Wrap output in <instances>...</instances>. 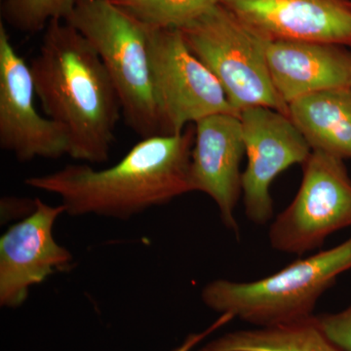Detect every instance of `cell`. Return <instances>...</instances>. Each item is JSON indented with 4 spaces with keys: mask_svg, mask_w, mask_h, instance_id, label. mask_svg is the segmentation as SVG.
<instances>
[{
    "mask_svg": "<svg viewBox=\"0 0 351 351\" xmlns=\"http://www.w3.org/2000/svg\"><path fill=\"white\" fill-rule=\"evenodd\" d=\"M195 135L193 124L177 135L142 138L112 167L69 164L25 182L59 196L71 216L130 219L193 191L189 169Z\"/></svg>",
    "mask_w": 351,
    "mask_h": 351,
    "instance_id": "1",
    "label": "cell"
},
{
    "mask_svg": "<svg viewBox=\"0 0 351 351\" xmlns=\"http://www.w3.org/2000/svg\"><path fill=\"white\" fill-rule=\"evenodd\" d=\"M29 66L46 117L68 136L69 156L82 163L107 162L122 108L93 46L73 25L54 20Z\"/></svg>",
    "mask_w": 351,
    "mask_h": 351,
    "instance_id": "2",
    "label": "cell"
},
{
    "mask_svg": "<svg viewBox=\"0 0 351 351\" xmlns=\"http://www.w3.org/2000/svg\"><path fill=\"white\" fill-rule=\"evenodd\" d=\"M350 269L351 237L258 280L216 279L202 289L201 300L212 311L255 327L292 324L313 317L322 295Z\"/></svg>",
    "mask_w": 351,
    "mask_h": 351,
    "instance_id": "3",
    "label": "cell"
},
{
    "mask_svg": "<svg viewBox=\"0 0 351 351\" xmlns=\"http://www.w3.org/2000/svg\"><path fill=\"white\" fill-rule=\"evenodd\" d=\"M64 22L98 53L119 95L127 125L142 138L161 135L149 29L110 0H76Z\"/></svg>",
    "mask_w": 351,
    "mask_h": 351,
    "instance_id": "4",
    "label": "cell"
},
{
    "mask_svg": "<svg viewBox=\"0 0 351 351\" xmlns=\"http://www.w3.org/2000/svg\"><path fill=\"white\" fill-rule=\"evenodd\" d=\"M189 50L215 75L235 110L267 107L289 117V106L272 84L265 39L223 4L179 29Z\"/></svg>",
    "mask_w": 351,
    "mask_h": 351,
    "instance_id": "5",
    "label": "cell"
},
{
    "mask_svg": "<svg viewBox=\"0 0 351 351\" xmlns=\"http://www.w3.org/2000/svg\"><path fill=\"white\" fill-rule=\"evenodd\" d=\"M343 159L311 152L302 164L294 199L272 221L274 250L302 256L323 246L332 233L351 226V179Z\"/></svg>",
    "mask_w": 351,
    "mask_h": 351,
    "instance_id": "6",
    "label": "cell"
},
{
    "mask_svg": "<svg viewBox=\"0 0 351 351\" xmlns=\"http://www.w3.org/2000/svg\"><path fill=\"white\" fill-rule=\"evenodd\" d=\"M149 48L161 135L181 134L217 113L240 114L179 29H149Z\"/></svg>",
    "mask_w": 351,
    "mask_h": 351,
    "instance_id": "7",
    "label": "cell"
},
{
    "mask_svg": "<svg viewBox=\"0 0 351 351\" xmlns=\"http://www.w3.org/2000/svg\"><path fill=\"white\" fill-rule=\"evenodd\" d=\"M247 166L242 172V196L247 219L257 226L274 218L270 188L281 173L304 164L311 147L288 115L267 107L240 112Z\"/></svg>",
    "mask_w": 351,
    "mask_h": 351,
    "instance_id": "8",
    "label": "cell"
},
{
    "mask_svg": "<svg viewBox=\"0 0 351 351\" xmlns=\"http://www.w3.org/2000/svg\"><path fill=\"white\" fill-rule=\"evenodd\" d=\"M31 66L16 51L0 23V147L21 162L69 156V138L59 124L36 107Z\"/></svg>",
    "mask_w": 351,
    "mask_h": 351,
    "instance_id": "9",
    "label": "cell"
},
{
    "mask_svg": "<svg viewBox=\"0 0 351 351\" xmlns=\"http://www.w3.org/2000/svg\"><path fill=\"white\" fill-rule=\"evenodd\" d=\"M63 204L50 206L36 198L29 216L10 226L0 239V306H22L32 286L44 282L58 272L73 267L71 252L57 243L54 225Z\"/></svg>",
    "mask_w": 351,
    "mask_h": 351,
    "instance_id": "10",
    "label": "cell"
},
{
    "mask_svg": "<svg viewBox=\"0 0 351 351\" xmlns=\"http://www.w3.org/2000/svg\"><path fill=\"white\" fill-rule=\"evenodd\" d=\"M191 152V186L213 199L221 223L239 239L240 228L235 208L242 195L240 164L245 154L239 114L217 113L195 124Z\"/></svg>",
    "mask_w": 351,
    "mask_h": 351,
    "instance_id": "11",
    "label": "cell"
},
{
    "mask_svg": "<svg viewBox=\"0 0 351 351\" xmlns=\"http://www.w3.org/2000/svg\"><path fill=\"white\" fill-rule=\"evenodd\" d=\"M265 40L317 41L351 48V0H219Z\"/></svg>",
    "mask_w": 351,
    "mask_h": 351,
    "instance_id": "12",
    "label": "cell"
},
{
    "mask_svg": "<svg viewBox=\"0 0 351 351\" xmlns=\"http://www.w3.org/2000/svg\"><path fill=\"white\" fill-rule=\"evenodd\" d=\"M272 84L284 103L325 90L351 86V48L302 40H267Z\"/></svg>",
    "mask_w": 351,
    "mask_h": 351,
    "instance_id": "13",
    "label": "cell"
},
{
    "mask_svg": "<svg viewBox=\"0 0 351 351\" xmlns=\"http://www.w3.org/2000/svg\"><path fill=\"white\" fill-rule=\"evenodd\" d=\"M289 117L313 151L351 159V86L302 97L289 105Z\"/></svg>",
    "mask_w": 351,
    "mask_h": 351,
    "instance_id": "14",
    "label": "cell"
},
{
    "mask_svg": "<svg viewBox=\"0 0 351 351\" xmlns=\"http://www.w3.org/2000/svg\"><path fill=\"white\" fill-rule=\"evenodd\" d=\"M198 351H343L321 331L315 315L274 327L226 332Z\"/></svg>",
    "mask_w": 351,
    "mask_h": 351,
    "instance_id": "15",
    "label": "cell"
},
{
    "mask_svg": "<svg viewBox=\"0 0 351 351\" xmlns=\"http://www.w3.org/2000/svg\"><path fill=\"white\" fill-rule=\"evenodd\" d=\"M149 29H181L219 0H110Z\"/></svg>",
    "mask_w": 351,
    "mask_h": 351,
    "instance_id": "16",
    "label": "cell"
},
{
    "mask_svg": "<svg viewBox=\"0 0 351 351\" xmlns=\"http://www.w3.org/2000/svg\"><path fill=\"white\" fill-rule=\"evenodd\" d=\"M76 0H4L2 16L18 31H44L54 20H63L75 8Z\"/></svg>",
    "mask_w": 351,
    "mask_h": 351,
    "instance_id": "17",
    "label": "cell"
},
{
    "mask_svg": "<svg viewBox=\"0 0 351 351\" xmlns=\"http://www.w3.org/2000/svg\"><path fill=\"white\" fill-rule=\"evenodd\" d=\"M315 321L332 343L343 351H351V304L339 313L315 315Z\"/></svg>",
    "mask_w": 351,
    "mask_h": 351,
    "instance_id": "18",
    "label": "cell"
},
{
    "mask_svg": "<svg viewBox=\"0 0 351 351\" xmlns=\"http://www.w3.org/2000/svg\"><path fill=\"white\" fill-rule=\"evenodd\" d=\"M235 319L234 316L230 313L219 314V317L207 327L206 329L198 332H193L186 337V339L182 341V345L176 348L172 351H191L196 348L199 343H202L205 339H207L210 335L214 334L221 328L225 327L228 323Z\"/></svg>",
    "mask_w": 351,
    "mask_h": 351,
    "instance_id": "19",
    "label": "cell"
}]
</instances>
